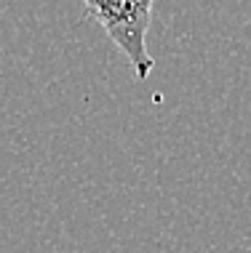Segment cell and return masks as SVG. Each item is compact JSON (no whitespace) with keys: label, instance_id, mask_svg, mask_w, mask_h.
I'll use <instances>...</instances> for the list:
<instances>
[{"label":"cell","instance_id":"cell-1","mask_svg":"<svg viewBox=\"0 0 251 253\" xmlns=\"http://www.w3.org/2000/svg\"><path fill=\"white\" fill-rule=\"evenodd\" d=\"M152 3L155 0H83L86 16L94 19L107 32V38L123 51L139 80H147L155 67L152 53L147 51Z\"/></svg>","mask_w":251,"mask_h":253}]
</instances>
